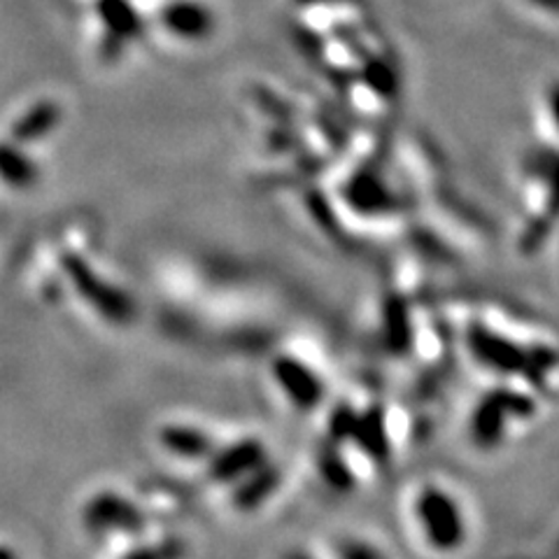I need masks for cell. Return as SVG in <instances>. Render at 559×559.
I'll return each instance as SVG.
<instances>
[{"label":"cell","mask_w":559,"mask_h":559,"mask_svg":"<svg viewBox=\"0 0 559 559\" xmlns=\"http://www.w3.org/2000/svg\"><path fill=\"white\" fill-rule=\"evenodd\" d=\"M399 524L417 557L462 559L476 544L478 513L460 483L443 474H423L399 497Z\"/></svg>","instance_id":"6da1fadb"},{"label":"cell","mask_w":559,"mask_h":559,"mask_svg":"<svg viewBox=\"0 0 559 559\" xmlns=\"http://www.w3.org/2000/svg\"><path fill=\"white\" fill-rule=\"evenodd\" d=\"M546 406L544 396L518 382L487 380L464 413V443L483 457L509 450L540 425Z\"/></svg>","instance_id":"7a4b0ae2"},{"label":"cell","mask_w":559,"mask_h":559,"mask_svg":"<svg viewBox=\"0 0 559 559\" xmlns=\"http://www.w3.org/2000/svg\"><path fill=\"white\" fill-rule=\"evenodd\" d=\"M271 376L277 390L301 413L318 408L329 392V382L322 376L320 366H312L296 355L277 357L271 366Z\"/></svg>","instance_id":"3957f363"},{"label":"cell","mask_w":559,"mask_h":559,"mask_svg":"<svg viewBox=\"0 0 559 559\" xmlns=\"http://www.w3.org/2000/svg\"><path fill=\"white\" fill-rule=\"evenodd\" d=\"M63 269L68 277L73 280V285L80 289V294L84 296V301L96 306L105 314V320L110 322L129 320V312H131L129 296L121 289H117L115 285L103 283V277L86 266L80 254H73V252L66 254Z\"/></svg>","instance_id":"277c9868"},{"label":"cell","mask_w":559,"mask_h":559,"mask_svg":"<svg viewBox=\"0 0 559 559\" xmlns=\"http://www.w3.org/2000/svg\"><path fill=\"white\" fill-rule=\"evenodd\" d=\"M159 24L173 38L185 43H203L213 35L215 14L201 0H170L159 12Z\"/></svg>","instance_id":"5b68a950"},{"label":"cell","mask_w":559,"mask_h":559,"mask_svg":"<svg viewBox=\"0 0 559 559\" xmlns=\"http://www.w3.org/2000/svg\"><path fill=\"white\" fill-rule=\"evenodd\" d=\"M96 14L110 55H119L143 33V16L131 0H96Z\"/></svg>","instance_id":"8992f818"},{"label":"cell","mask_w":559,"mask_h":559,"mask_svg":"<svg viewBox=\"0 0 559 559\" xmlns=\"http://www.w3.org/2000/svg\"><path fill=\"white\" fill-rule=\"evenodd\" d=\"M61 105L43 98L38 103H33L28 110H24L22 117H16L12 121L10 129V140L20 145L28 143H38V140H45L51 131H55L61 124Z\"/></svg>","instance_id":"52a82bcc"},{"label":"cell","mask_w":559,"mask_h":559,"mask_svg":"<svg viewBox=\"0 0 559 559\" xmlns=\"http://www.w3.org/2000/svg\"><path fill=\"white\" fill-rule=\"evenodd\" d=\"M40 168L14 140H0V182L16 191L38 185Z\"/></svg>","instance_id":"ba28073f"},{"label":"cell","mask_w":559,"mask_h":559,"mask_svg":"<svg viewBox=\"0 0 559 559\" xmlns=\"http://www.w3.org/2000/svg\"><path fill=\"white\" fill-rule=\"evenodd\" d=\"M324 559H394V555L376 534L355 530L331 538Z\"/></svg>","instance_id":"9c48e42d"},{"label":"cell","mask_w":559,"mask_h":559,"mask_svg":"<svg viewBox=\"0 0 559 559\" xmlns=\"http://www.w3.org/2000/svg\"><path fill=\"white\" fill-rule=\"evenodd\" d=\"M164 443H166V450L185 454V457H197V454H203L210 448L207 436H203L201 431L191 429V427H170V429H166L164 431Z\"/></svg>","instance_id":"30bf717a"},{"label":"cell","mask_w":559,"mask_h":559,"mask_svg":"<svg viewBox=\"0 0 559 559\" xmlns=\"http://www.w3.org/2000/svg\"><path fill=\"white\" fill-rule=\"evenodd\" d=\"M550 108H552V117H555L557 127H559V86H557V90H555L552 96H550Z\"/></svg>","instance_id":"8fae6325"},{"label":"cell","mask_w":559,"mask_h":559,"mask_svg":"<svg viewBox=\"0 0 559 559\" xmlns=\"http://www.w3.org/2000/svg\"><path fill=\"white\" fill-rule=\"evenodd\" d=\"M285 559H324V555H322V557H312V555H308V552H292V555H287Z\"/></svg>","instance_id":"7c38bea8"}]
</instances>
